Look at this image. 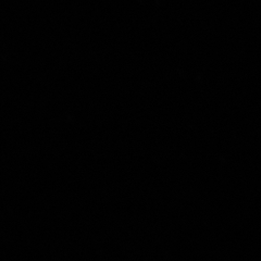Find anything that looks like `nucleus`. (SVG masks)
I'll return each instance as SVG.
<instances>
[]
</instances>
